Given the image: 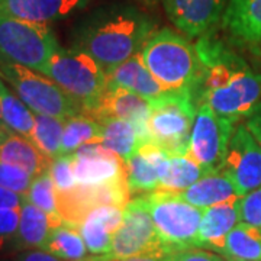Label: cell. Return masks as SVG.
I'll use <instances>...</instances> for the list:
<instances>
[{"label":"cell","instance_id":"35","mask_svg":"<svg viewBox=\"0 0 261 261\" xmlns=\"http://www.w3.org/2000/svg\"><path fill=\"white\" fill-rule=\"evenodd\" d=\"M20 209H0V252L16 248V233L19 228Z\"/></svg>","mask_w":261,"mask_h":261},{"label":"cell","instance_id":"15","mask_svg":"<svg viewBox=\"0 0 261 261\" xmlns=\"http://www.w3.org/2000/svg\"><path fill=\"white\" fill-rule=\"evenodd\" d=\"M229 0H163L173 25L190 38L209 34L224 18Z\"/></svg>","mask_w":261,"mask_h":261},{"label":"cell","instance_id":"27","mask_svg":"<svg viewBox=\"0 0 261 261\" xmlns=\"http://www.w3.org/2000/svg\"><path fill=\"white\" fill-rule=\"evenodd\" d=\"M42 250L67 261L89 260L87 257L89 250L86 247V243L79 228L65 224V222L56 226L51 231Z\"/></svg>","mask_w":261,"mask_h":261},{"label":"cell","instance_id":"32","mask_svg":"<svg viewBox=\"0 0 261 261\" xmlns=\"http://www.w3.org/2000/svg\"><path fill=\"white\" fill-rule=\"evenodd\" d=\"M25 200L45 211L47 214L60 218L57 212V189L49 171L32 178L28 192L25 193Z\"/></svg>","mask_w":261,"mask_h":261},{"label":"cell","instance_id":"10","mask_svg":"<svg viewBox=\"0 0 261 261\" xmlns=\"http://www.w3.org/2000/svg\"><path fill=\"white\" fill-rule=\"evenodd\" d=\"M235 122L218 115L207 105H200L196 112L186 155L207 173L221 171Z\"/></svg>","mask_w":261,"mask_h":261},{"label":"cell","instance_id":"18","mask_svg":"<svg viewBox=\"0 0 261 261\" xmlns=\"http://www.w3.org/2000/svg\"><path fill=\"white\" fill-rule=\"evenodd\" d=\"M106 79L108 86L126 89L145 97L151 103L170 93V90L151 74L147 65L144 64L141 54H137L118 67L106 71Z\"/></svg>","mask_w":261,"mask_h":261},{"label":"cell","instance_id":"19","mask_svg":"<svg viewBox=\"0 0 261 261\" xmlns=\"http://www.w3.org/2000/svg\"><path fill=\"white\" fill-rule=\"evenodd\" d=\"M0 160L28 171L32 177L49 171L53 163L29 138L6 126H0Z\"/></svg>","mask_w":261,"mask_h":261},{"label":"cell","instance_id":"9","mask_svg":"<svg viewBox=\"0 0 261 261\" xmlns=\"http://www.w3.org/2000/svg\"><path fill=\"white\" fill-rule=\"evenodd\" d=\"M166 251L161 245L145 196L130 199L123 209V221L115 232L112 251L106 257H90L87 261H111L135 255ZM167 252V251H166Z\"/></svg>","mask_w":261,"mask_h":261},{"label":"cell","instance_id":"21","mask_svg":"<svg viewBox=\"0 0 261 261\" xmlns=\"http://www.w3.org/2000/svg\"><path fill=\"white\" fill-rule=\"evenodd\" d=\"M222 23L233 38L261 44V0H229Z\"/></svg>","mask_w":261,"mask_h":261},{"label":"cell","instance_id":"38","mask_svg":"<svg viewBox=\"0 0 261 261\" xmlns=\"http://www.w3.org/2000/svg\"><path fill=\"white\" fill-rule=\"evenodd\" d=\"M15 261H67L57 257L51 252L45 251L42 248H32V250H23L16 255Z\"/></svg>","mask_w":261,"mask_h":261},{"label":"cell","instance_id":"13","mask_svg":"<svg viewBox=\"0 0 261 261\" xmlns=\"http://www.w3.org/2000/svg\"><path fill=\"white\" fill-rule=\"evenodd\" d=\"M152 109V103L140 94L126 89L108 86L105 93L89 106L84 115H89L96 121L105 119H122L137 126L141 135V144L148 142L147 122Z\"/></svg>","mask_w":261,"mask_h":261},{"label":"cell","instance_id":"28","mask_svg":"<svg viewBox=\"0 0 261 261\" xmlns=\"http://www.w3.org/2000/svg\"><path fill=\"white\" fill-rule=\"evenodd\" d=\"M207 174L205 168L196 164L192 159L183 154H170V168L166 178L160 183L155 192L180 195L196 183L200 177Z\"/></svg>","mask_w":261,"mask_h":261},{"label":"cell","instance_id":"31","mask_svg":"<svg viewBox=\"0 0 261 261\" xmlns=\"http://www.w3.org/2000/svg\"><path fill=\"white\" fill-rule=\"evenodd\" d=\"M79 231L92 257H106L111 254L115 233L93 211L84 218V221L79 226Z\"/></svg>","mask_w":261,"mask_h":261},{"label":"cell","instance_id":"34","mask_svg":"<svg viewBox=\"0 0 261 261\" xmlns=\"http://www.w3.org/2000/svg\"><path fill=\"white\" fill-rule=\"evenodd\" d=\"M32 178L34 177L28 171L0 160V186L2 187L25 195L32 183Z\"/></svg>","mask_w":261,"mask_h":261},{"label":"cell","instance_id":"14","mask_svg":"<svg viewBox=\"0 0 261 261\" xmlns=\"http://www.w3.org/2000/svg\"><path fill=\"white\" fill-rule=\"evenodd\" d=\"M71 155L77 185L100 186L126 180L125 161L102 144H86Z\"/></svg>","mask_w":261,"mask_h":261},{"label":"cell","instance_id":"37","mask_svg":"<svg viewBox=\"0 0 261 261\" xmlns=\"http://www.w3.org/2000/svg\"><path fill=\"white\" fill-rule=\"evenodd\" d=\"M168 261H222V258L214 251H206L203 248H186L170 254Z\"/></svg>","mask_w":261,"mask_h":261},{"label":"cell","instance_id":"39","mask_svg":"<svg viewBox=\"0 0 261 261\" xmlns=\"http://www.w3.org/2000/svg\"><path fill=\"white\" fill-rule=\"evenodd\" d=\"M23 202H25V195H20L0 186V209H20Z\"/></svg>","mask_w":261,"mask_h":261},{"label":"cell","instance_id":"17","mask_svg":"<svg viewBox=\"0 0 261 261\" xmlns=\"http://www.w3.org/2000/svg\"><path fill=\"white\" fill-rule=\"evenodd\" d=\"M89 0H0V16L49 23L86 8Z\"/></svg>","mask_w":261,"mask_h":261},{"label":"cell","instance_id":"1","mask_svg":"<svg viewBox=\"0 0 261 261\" xmlns=\"http://www.w3.org/2000/svg\"><path fill=\"white\" fill-rule=\"evenodd\" d=\"M196 49L200 61L192 92L196 106L207 105L233 122L247 118L261 100V75L211 32L197 39Z\"/></svg>","mask_w":261,"mask_h":261},{"label":"cell","instance_id":"6","mask_svg":"<svg viewBox=\"0 0 261 261\" xmlns=\"http://www.w3.org/2000/svg\"><path fill=\"white\" fill-rule=\"evenodd\" d=\"M147 206L163 248L167 252L193 248L203 218V209L187 203L178 195L152 192Z\"/></svg>","mask_w":261,"mask_h":261},{"label":"cell","instance_id":"22","mask_svg":"<svg viewBox=\"0 0 261 261\" xmlns=\"http://www.w3.org/2000/svg\"><path fill=\"white\" fill-rule=\"evenodd\" d=\"M178 196L187 203L200 209L241 197L231 177L224 170L207 173Z\"/></svg>","mask_w":261,"mask_h":261},{"label":"cell","instance_id":"4","mask_svg":"<svg viewBox=\"0 0 261 261\" xmlns=\"http://www.w3.org/2000/svg\"><path fill=\"white\" fill-rule=\"evenodd\" d=\"M60 48L45 23L0 16V63L18 64L45 74Z\"/></svg>","mask_w":261,"mask_h":261},{"label":"cell","instance_id":"26","mask_svg":"<svg viewBox=\"0 0 261 261\" xmlns=\"http://www.w3.org/2000/svg\"><path fill=\"white\" fill-rule=\"evenodd\" d=\"M86 144H102V123L84 113L67 118L61 155L73 154Z\"/></svg>","mask_w":261,"mask_h":261},{"label":"cell","instance_id":"24","mask_svg":"<svg viewBox=\"0 0 261 261\" xmlns=\"http://www.w3.org/2000/svg\"><path fill=\"white\" fill-rule=\"evenodd\" d=\"M0 109L3 125L16 134L29 138L34 129V112L18 94L9 89V84L0 77Z\"/></svg>","mask_w":261,"mask_h":261},{"label":"cell","instance_id":"3","mask_svg":"<svg viewBox=\"0 0 261 261\" xmlns=\"http://www.w3.org/2000/svg\"><path fill=\"white\" fill-rule=\"evenodd\" d=\"M140 54L151 74L167 90L192 96L200 70L196 44L164 28L151 35Z\"/></svg>","mask_w":261,"mask_h":261},{"label":"cell","instance_id":"42","mask_svg":"<svg viewBox=\"0 0 261 261\" xmlns=\"http://www.w3.org/2000/svg\"><path fill=\"white\" fill-rule=\"evenodd\" d=\"M0 126H5L3 125V119H2V109H0Z\"/></svg>","mask_w":261,"mask_h":261},{"label":"cell","instance_id":"5","mask_svg":"<svg viewBox=\"0 0 261 261\" xmlns=\"http://www.w3.org/2000/svg\"><path fill=\"white\" fill-rule=\"evenodd\" d=\"M0 77L35 113L67 119L83 113V105L48 75L18 64L0 63Z\"/></svg>","mask_w":261,"mask_h":261},{"label":"cell","instance_id":"40","mask_svg":"<svg viewBox=\"0 0 261 261\" xmlns=\"http://www.w3.org/2000/svg\"><path fill=\"white\" fill-rule=\"evenodd\" d=\"M245 125L248 126V129L251 130L252 135L257 138L261 145V100L254 108V111L245 118Z\"/></svg>","mask_w":261,"mask_h":261},{"label":"cell","instance_id":"11","mask_svg":"<svg viewBox=\"0 0 261 261\" xmlns=\"http://www.w3.org/2000/svg\"><path fill=\"white\" fill-rule=\"evenodd\" d=\"M130 195L128 180L100 186L77 185L70 190L57 192V212L63 222L79 228L84 218L99 206L113 205L125 209Z\"/></svg>","mask_w":261,"mask_h":261},{"label":"cell","instance_id":"33","mask_svg":"<svg viewBox=\"0 0 261 261\" xmlns=\"http://www.w3.org/2000/svg\"><path fill=\"white\" fill-rule=\"evenodd\" d=\"M49 174L56 185L57 192H65L77 186L74 176V159L71 154L60 155L53 160L49 166Z\"/></svg>","mask_w":261,"mask_h":261},{"label":"cell","instance_id":"7","mask_svg":"<svg viewBox=\"0 0 261 261\" xmlns=\"http://www.w3.org/2000/svg\"><path fill=\"white\" fill-rule=\"evenodd\" d=\"M45 75L82 103L83 112L108 89L106 71L100 64L74 47L58 48L48 64Z\"/></svg>","mask_w":261,"mask_h":261},{"label":"cell","instance_id":"41","mask_svg":"<svg viewBox=\"0 0 261 261\" xmlns=\"http://www.w3.org/2000/svg\"><path fill=\"white\" fill-rule=\"evenodd\" d=\"M171 252H152V254H144V255H135L129 258H121V260H111V261H168Z\"/></svg>","mask_w":261,"mask_h":261},{"label":"cell","instance_id":"2","mask_svg":"<svg viewBox=\"0 0 261 261\" xmlns=\"http://www.w3.org/2000/svg\"><path fill=\"white\" fill-rule=\"evenodd\" d=\"M154 27V20L132 6H106L94 10L77 27L74 48L109 71L140 54Z\"/></svg>","mask_w":261,"mask_h":261},{"label":"cell","instance_id":"23","mask_svg":"<svg viewBox=\"0 0 261 261\" xmlns=\"http://www.w3.org/2000/svg\"><path fill=\"white\" fill-rule=\"evenodd\" d=\"M102 123V145L123 161L129 160L141 145V135L134 123L122 119H105Z\"/></svg>","mask_w":261,"mask_h":261},{"label":"cell","instance_id":"12","mask_svg":"<svg viewBox=\"0 0 261 261\" xmlns=\"http://www.w3.org/2000/svg\"><path fill=\"white\" fill-rule=\"evenodd\" d=\"M222 170L231 177L241 197L261 187V145L245 123L233 129Z\"/></svg>","mask_w":261,"mask_h":261},{"label":"cell","instance_id":"20","mask_svg":"<svg viewBox=\"0 0 261 261\" xmlns=\"http://www.w3.org/2000/svg\"><path fill=\"white\" fill-rule=\"evenodd\" d=\"M63 224V219L58 216L47 214L38 206L29 202H23L20 206V218L16 233V250H32L44 248L51 231Z\"/></svg>","mask_w":261,"mask_h":261},{"label":"cell","instance_id":"25","mask_svg":"<svg viewBox=\"0 0 261 261\" xmlns=\"http://www.w3.org/2000/svg\"><path fill=\"white\" fill-rule=\"evenodd\" d=\"M224 255L229 261H261V229L240 222L226 237Z\"/></svg>","mask_w":261,"mask_h":261},{"label":"cell","instance_id":"36","mask_svg":"<svg viewBox=\"0 0 261 261\" xmlns=\"http://www.w3.org/2000/svg\"><path fill=\"white\" fill-rule=\"evenodd\" d=\"M241 222L261 229V187L241 197Z\"/></svg>","mask_w":261,"mask_h":261},{"label":"cell","instance_id":"29","mask_svg":"<svg viewBox=\"0 0 261 261\" xmlns=\"http://www.w3.org/2000/svg\"><path fill=\"white\" fill-rule=\"evenodd\" d=\"M34 118H35V123L29 140L51 160L60 157L65 119L35 112H34Z\"/></svg>","mask_w":261,"mask_h":261},{"label":"cell","instance_id":"30","mask_svg":"<svg viewBox=\"0 0 261 261\" xmlns=\"http://www.w3.org/2000/svg\"><path fill=\"white\" fill-rule=\"evenodd\" d=\"M126 180L130 193H152L160 186V173L155 163L145 152L138 149L125 161Z\"/></svg>","mask_w":261,"mask_h":261},{"label":"cell","instance_id":"16","mask_svg":"<svg viewBox=\"0 0 261 261\" xmlns=\"http://www.w3.org/2000/svg\"><path fill=\"white\" fill-rule=\"evenodd\" d=\"M241 197L203 209L202 224L197 233V248L224 254L228 233L241 222Z\"/></svg>","mask_w":261,"mask_h":261},{"label":"cell","instance_id":"8","mask_svg":"<svg viewBox=\"0 0 261 261\" xmlns=\"http://www.w3.org/2000/svg\"><path fill=\"white\" fill-rule=\"evenodd\" d=\"M197 106L189 93L170 92L152 102L147 122L148 142L170 154L186 155Z\"/></svg>","mask_w":261,"mask_h":261}]
</instances>
